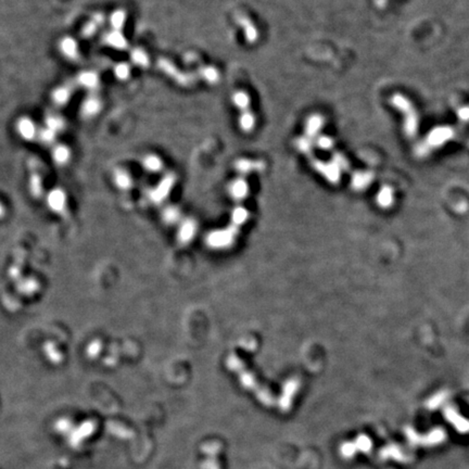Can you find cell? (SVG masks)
Instances as JSON below:
<instances>
[{
	"instance_id": "9c48e42d",
	"label": "cell",
	"mask_w": 469,
	"mask_h": 469,
	"mask_svg": "<svg viewBox=\"0 0 469 469\" xmlns=\"http://www.w3.org/2000/svg\"><path fill=\"white\" fill-rule=\"evenodd\" d=\"M236 169L241 174H246L251 171H261L264 164L261 161H251V160H239L236 163Z\"/></svg>"
},
{
	"instance_id": "f1b7e54d",
	"label": "cell",
	"mask_w": 469,
	"mask_h": 469,
	"mask_svg": "<svg viewBox=\"0 0 469 469\" xmlns=\"http://www.w3.org/2000/svg\"><path fill=\"white\" fill-rule=\"evenodd\" d=\"M116 75L119 79H126L129 75V68L127 64L125 63H121L116 68Z\"/></svg>"
},
{
	"instance_id": "2e32d148",
	"label": "cell",
	"mask_w": 469,
	"mask_h": 469,
	"mask_svg": "<svg viewBox=\"0 0 469 469\" xmlns=\"http://www.w3.org/2000/svg\"><path fill=\"white\" fill-rule=\"evenodd\" d=\"M199 76L210 84H215L219 79V74L213 67H203L199 70Z\"/></svg>"
},
{
	"instance_id": "cb8c5ba5",
	"label": "cell",
	"mask_w": 469,
	"mask_h": 469,
	"mask_svg": "<svg viewBox=\"0 0 469 469\" xmlns=\"http://www.w3.org/2000/svg\"><path fill=\"white\" fill-rule=\"evenodd\" d=\"M38 137L43 143L50 144L54 141V138H56V132H53L52 129L47 127L45 129H42V131L38 133Z\"/></svg>"
},
{
	"instance_id": "4316f807",
	"label": "cell",
	"mask_w": 469,
	"mask_h": 469,
	"mask_svg": "<svg viewBox=\"0 0 469 469\" xmlns=\"http://www.w3.org/2000/svg\"><path fill=\"white\" fill-rule=\"evenodd\" d=\"M47 125H48V128H50L53 132L57 133L59 129L62 128L63 121L62 118H60L59 117L51 116L50 117L47 118Z\"/></svg>"
},
{
	"instance_id": "ac0fdd59",
	"label": "cell",
	"mask_w": 469,
	"mask_h": 469,
	"mask_svg": "<svg viewBox=\"0 0 469 469\" xmlns=\"http://www.w3.org/2000/svg\"><path fill=\"white\" fill-rule=\"evenodd\" d=\"M126 21V14L122 10H117L112 13L111 18H110V22L114 28V31H119Z\"/></svg>"
},
{
	"instance_id": "8fae6325",
	"label": "cell",
	"mask_w": 469,
	"mask_h": 469,
	"mask_svg": "<svg viewBox=\"0 0 469 469\" xmlns=\"http://www.w3.org/2000/svg\"><path fill=\"white\" fill-rule=\"evenodd\" d=\"M52 100L57 106H63L71 98V88L69 86H61L57 88L52 94Z\"/></svg>"
},
{
	"instance_id": "603a6c76",
	"label": "cell",
	"mask_w": 469,
	"mask_h": 469,
	"mask_svg": "<svg viewBox=\"0 0 469 469\" xmlns=\"http://www.w3.org/2000/svg\"><path fill=\"white\" fill-rule=\"evenodd\" d=\"M64 200H66V198H64L61 190H53L50 197H49V201H50L51 207L56 210H60L59 208H62L63 203L66 202Z\"/></svg>"
},
{
	"instance_id": "277c9868",
	"label": "cell",
	"mask_w": 469,
	"mask_h": 469,
	"mask_svg": "<svg viewBox=\"0 0 469 469\" xmlns=\"http://www.w3.org/2000/svg\"><path fill=\"white\" fill-rule=\"evenodd\" d=\"M17 129L20 136L25 139V141H32L38 135L36 125L28 117L20 118L17 123Z\"/></svg>"
},
{
	"instance_id": "30bf717a",
	"label": "cell",
	"mask_w": 469,
	"mask_h": 469,
	"mask_svg": "<svg viewBox=\"0 0 469 469\" xmlns=\"http://www.w3.org/2000/svg\"><path fill=\"white\" fill-rule=\"evenodd\" d=\"M106 43L110 45L111 47H114L117 49H124L126 47V39L124 38L123 34L119 33V31H113L111 33L107 34L106 36Z\"/></svg>"
},
{
	"instance_id": "3957f363",
	"label": "cell",
	"mask_w": 469,
	"mask_h": 469,
	"mask_svg": "<svg viewBox=\"0 0 469 469\" xmlns=\"http://www.w3.org/2000/svg\"><path fill=\"white\" fill-rule=\"evenodd\" d=\"M159 66L164 72L167 74V75L172 76L177 83L184 85V86H190V85H192L194 81H196V76L179 72L178 69L174 67L171 62L167 61V60H161V62L159 63Z\"/></svg>"
},
{
	"instance_id": "e0dca14e",
	"label": "cell",
	"mask_w": 469,
	"mask_h": 469,
	"mask_svg": "<svg viewBox=\"0 0 469 469\" xmlns=\"http://www.w3.org/2000/svg\"><path fill=\"white\" fill-rule=\"evenodd\" d=\"M233 101L236 104V107L242 111H246V110H249V106H250V99H249L248 94L244 92H237L234 94L233 96Z\"/></svg>"
},
{
	"instance_id": "83f0119b",
	"label": "cell",
	"mask_w": 469,
	"mask_h": 469,
	"mask_svg": "<svg viewBox=\"0 0 469 469\" xmlns=\"http://www.w3.org/2000/svg\"><path fill=\"white\" fill-rule=\"evenodd\" d=\"M116 181H117V184L118 185L119 187H122V188H126L127 186H129V182H131V179H129V176L127 175V173L125 172H119L117 173V175H116Z\"/></svg>"
},
{
	"instance_id": "7c38bea8",
	"label": "cell",
	"mask_w": 469,
	"mask_h": 469,
	"mask_svg": "<svg viewBox=\"0 0 469 469\" xmlns=\"http://www.w3.org/2000/svg\"><path fill=\"white\" fill-rule=\"evenodd\" d=\"M78 83L79 85H82L84 88H96L99 83V77L94 72H83L81 75L78 76Z\"/></svg>"
},
{
	"instance_id": "6da1fadb",
	"label": "cell",
	"mask_w": 469,
	"mask_h": 469,
	"mask_svg": "<svg viewBox=\"0 0 469 469\" xmlns=\"http://www.w3.org/2000/svg\"><path fill=\"white\" fill-rule=\"evenodd\" d=\"M228 365L233 369V371H236L239 373V377H240V380L244 387L248 389H252V391L257 393L258 398L260 399V401H262L264 404H266V405H272L273 398L271 396V393L266 390H264L262 387L258 386L256 381V379H254V376L251 373L246 371L243 366H242L243 372L241 371V368L238 364V358L236 357V355L229 357Z\"/></svg>"
},
{
	"instance_id": "52a82bcc",
	"label": "cell",
	"mask_w": 469,
	"mask_h": 469,
	"mask_svg": "<svg viewBox=\"0 0 469 469\" xmlns=\"http://www.w3.org/2000/svg\"><path fill=\"white\" fill-rule=\"evenodd\" d=\"M323 125H324V118L321 116H318V114H315V116H312L308 117L305 124L306 137L311 139L315 137L318 134V132L322 129Z\"/></svg>"
},
{
	"instance_id": "ffe728a7",
	"label": "cell",
	"mask_w": 469,
	"mask_h": 469,
	"mask_svg": "<svg viewBox=\"0 0 469 469\" xmlns=\"http://www.w3.org/2000/svg\"><path fill=\"white\" fill-rule=\"evenodd\" d=\"M143 166L150 172H159L162 168V162L157 156H147L143 160Z\"/></svg>"
},
{
	"instance_id": "d6986e66",
	"label": "cell",
	"mask_w": 469,
	"mask_h": 469,
	"mask_svg": "<svg viewBox=\"0 0 469 469\" xmlns=\"http://www.w3.org/2000/svg\"><path fill=\"white\" fill-rule=\"evenodd\" d=\"M52 153H53V159L56 160V162H58L59 164H63L68 162V160L70 159V154H71L70 153L68 147L66 146L53 147Z\"/></svg>"
},
{
	"instance_id": "9a60e30c",
	"label": "cell",
	"mask_w": 469,
	"mask_h": 469,
	"mask_svg": "<svg viewBox=\"0 0 469 469\" xmlns=\"http://www.w3.org/2000/svg\"><path fill=\"white\" fill-rule=\"evenodd\" d=\"M372 179V173H354L352 177V185L355 189H363L371 183Z\"/></svg>"
},
{
	"instance_id": "7a4b0ae2",
	"label": "cell",
	"mask_w": 469,
	"mask_h": 469,
	"mask_svg": "<svg viewBox=\"0 0 469 469\" xmlns=\"http://www.w3.org/2000/svg\"><path fill=\"white\" fill-rule=\"evenodd\" d=\"M312 165L318 173H321L324 177H326L332 184H337L340 181V168L336 163H325L317 159H313Z\"/></svg>"
},
{
	"instance_id": "5b68a950",
	"label": "cell",
	"mask_w": 469,
	"mask_h": 469,
	"mask_svg": "<svg viewBox=\"0 0 469 469\" xmlns=\"http://www.w3.org/2000/svg\"><path fill=\"white\" fill-rule=\"evenodd\" d=\"M237 22L240 24L246 35V39L249 43H254L258 38V31L256 26L253 25L252 21L246 16L237 17Z\"/></svg>"
},
{
	"instance_id": "44dd1931",
	"label": "cell",
	"mask_w": 469,
	"mask_h": 469,
	"mask_svg": "<svg viewBox=\"0 0 469 469\" xmlns=\"http://www.w3.org/2000/svg\"><path fill=\"white\" fill-rule=\"evenodd\" d=\"M131 56L133 59V62L136 63L137 66L146 67L147 64H149V57L147 56L146 52L141 50V49H135V50L132 51Z\"/></svg>"
},
{
	"instance_id": "8992f818",
	"label": "cell",
	"mask_w": 469,
	"mask_h": 469,
	"mask_svg": "<svg viewBox=\"0 0 469 469\" xmlns=\"http://www.w3.org/2000/svg\"><path fill=\"white\" fill-rule=\"evenodd\" d=\"M248 190V184L242 177L236 179V181L233 182L231 186H229V192L232 193L234 200H241V199L246 198Z\"/></svg>"
},
{
	"instance_id": "4fadbf2b",
	"label": "cell",
	"mask_w": 469,
	"mask_h": 469,
	"mask_svg": "<svg viewBox=\"0 0 469 469\" xmlns=\"http://www.w3.org/2000/svg\"><path fill=\"white\" fill-rule=\"evenodd\" d=\"M100 107L101 103L99 101V99L96 97H91L84 101L82 110L86 117H93L98 113Z\"/></svg>"
},
{
	"instance_id": "d4e9b609",
	"label": "cell",
	"mask_w": 469,
	"mask_h": 469,
	"mask_svg": "<svg viewBox=\"0 0 469 469\" xmlns=\"http://www.w3.org/2000/svg\"><path fill=\"white\" fill-rule=\"evenodd\" d=\"M315 144L319 149H323V150H327V151L332 150L333 148L332 139L327 136H318L315 141Z\"/></svg>"
},
{
	"instance_id": "ba28073f",
	"label": "cell",
	"mask_w": 469,
	"mask_h": 469,
	"mask_svg": "<svg viewBox=\"0 0 469 469\" xmlns=\"http://www.w3.org/2000/svg\"><path fill=\"white\" fill-rule=\"evenodd\" d=\"M60 50L69 59H75L78 56L77 44L73 38L67 37L62 39V42L60 43Z\"/></svg>"
},
{
	"instance_id": "5bb4252c",
	"label": "cell",
	"mask_w": 469,
	"mask_h": 469,
	"mask_svg": "<svg viewBox=\"0 0 469 469\" xmlns=\"http://www.w3.org/2000/svg\"><path fill=\"white\" fill-rule=\"evenodd\" d=\"M239 124H240V127L243 132L249 133L252 131L254 125H256V118H254L253 113L250 111V110H246V111L241 112Z\"/></svg>"
},
{
	"instance_id": "7402d4cb",
	"label": "cell",
	"mask_w": 469,
	"mask_h": 469,
	"mask_svg": "<svg viewBox=\"0 0 469 469\" xmlns=\"http://www.w3.org/2000/svg\"><path fill=\"white\" fill-rule=\"evenodd\" d=\"M296 146L301 152L310 154L313 148V139L308 137H300L299 139H297Z\"/></svg>"
},
{
	"instance_id": "484cf974",
	"label": "cell",
	"mask_w": 469,
	"mask_h": 469,
	"mask_svg": "<svg viewBox=\"0 0 469 469\" xmlns=\"http://www.w3.org/2000/svg\"><path fill=\"white\" fill-rule=\"evenodd\" d=\"M332 162L336 163L340 169H344V171H348V169H350V166H349V163L347 161V159L344 158L341 153L333 152Z\"/></svg>"
}]
</instances>
